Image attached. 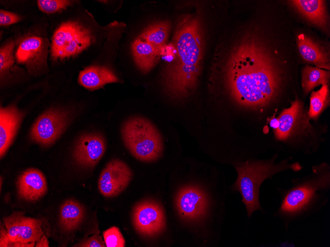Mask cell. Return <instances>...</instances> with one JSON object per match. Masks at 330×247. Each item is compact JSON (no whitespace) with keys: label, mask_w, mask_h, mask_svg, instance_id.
<instances>
[{"label":"cell","mask_w":330,"mask_h":247,"mask_svg":"<svg viewBox=\"0 0 330 247\" xmlns=\"http://www.w3.org/2000/svg\"><path fill=\"white\" fill-rule=\"evenodd\" d=\"M261 40L248 34L233 46L221 71L224 88L240 106L264 108L280 91V70Z\"/></svg>","instance_id":"cell-1"},{"label":"cell","mask_w":330,"mask_h":247,"mask_svg":"<svg viewBox=\"0 0 330 247\" xmlns=\"http://www.w3.org/2000/svg\"><path fill=\"white\" fill-rule=\"evenodd\" d=\"M203 33L199 17L190 14L178 17L171 42L173 60L162 73L164 90L173 100L187 98L196 88L202 69Z\"/></svg>","instance_id":"cell-2"},{"label":"cell","mask_w":330,"mask_h":247,"mask_svg":"<svg viewBox=\"0 0 330 247\" xmlns=\"http://www.w3.org/2000/svg\"><path fill=\"white\" fill-rule=\"evenodd\" d=\"M288 189L278 188L281 203L273 215L288 230L294 222L320 212L328 204L330 191V168L326 163L314 166L311 174L292 179Z\"/></svg>","instance_id":"cell-3"},{"label":"cell","mask_w":330,"mask_h":247,"mask_svg":"<svg viewBox=\"0 0 330 247\" xmlns=\"http://www.w3.org/2000/svg\"><path fill=\"white\" fill-rule=\"evenodd\" d=\"M277 157L276 154L268 160H247L237 164L235 167L238 176L233 188L241 194L249 217L254 212H263L259 195L260 186L266 179L287 170L298 171L301 168L298 163H289L291 157L275 163Z\"/></svg>","instance_id":"cell-4"},{"label":"cell","mask_w":330,"mask_h":247,"mask_svg":"<svg viewBox=\"0 0 330 247\" xmlns=\"http://www.w3.org/2000/svg\"><path fill=\"white\" fill-rule=\"evenodd\" d=\"M123 141L131 154L143 162L158 159L163 151L161 135L147 119L134 116L127 119L121 128Z\"/></svg>","instance_id":"cell-5"},{"label":"cell","mask_w":330,"mask_h":247,"mask_svg":"<svg viewBox=\"0 0 330 247\" xmlns=\"http://www.w3.org/2000/svg\"><path fill=\"white\" fill-rule=\"evenodd\" d=\"M95 41L91 32L80 23H62L55 31L51 44V56L55 61L80 54Z\"/></svg>","instance_id":"cell-6"},{"label":"cell","mask_w":330,"mask_h":247,"mask_svg":"<svg viewBox=\"0 0 330 247\" xmlns=\"http://www.w3.org/2000/svg\"><path fill=\"white\" fill-rule=\"evenodd\" d=\"M14 212L2 220L6 230L1 227L0 247H34L43 236L42 221Z\"/></svg>","instance_id":"cell-7"},{"label":"cell","mask_w":330,"mask_h":247,"mask_svg":"<svg viewBox=\"0 0 330 247\" xmlns=\"http://www.w3.org/2000/svg\"><path fill=\"white\" fill-rule=\"evenodd\" d=\"M68 114L63 110L51 109L41 114L33 125L30 137L43 146L53 143L65 131L69 123Z\"/></svg>","instance_id":"cell-8"},{"label":"cell","mask_w":330,"mask_h":247,"mask_svg":"<svg viewBox=\"0 0 330 247\" xmlns=\"http://www.w3.org/2000/svg\"><path fill=\"white\" fill-rule=\"evenodd\" d=\"M15 55L17 62L24 65L31 74L38 75L46 71L47 43L42 37L31 35L24 38Z\"/></svg>","instance_id":"cell-9"},{"label":"cell","mask_w":330,"mask_h":247,"mask_svg":"<svg viewBox=\"0 0 330 247\" xmlns=\"http://www.w3.org/2000/svg\"><path fill=\"white\" fill-rule=\"evenodd\" d=\"M132 220L136 231L145 237L156 236L165 227L164 210L154 201H145L137 204L133 209Z\"/></svg>","instance_id":"cell-10"},{"label":"cell","mask_w":330,"mask_h":247,"mask_svg":"<svg viewBox=\"0 0 330 247\" xmlns=\"http://www.w3.org/2000/svg\"><path fill=\"white\" fill-rule=\"evenodd\" d=\"M132 177V171L126 163L119 159H113L101 173L98 182L99 191L107 197L116 196L127 187Z\"/></svg>","instance_id":"cell-11"},{"label":"cell","mask_w":330,"mask_h":247,"mask_svg":"<svg viewBox=\"0 0 330 247\" xmlns=\"http://www.w3.org/2000/svg\"><path fill=\"white\" fill-rule=\"evenodd\" d=\"M106 149V142L100 135L85 134L77 141L73 151L76 162L85 168H93L99 162Z\"/></svg>","instance_id":"cell-12"},{"label":"cell","mask_w":330,"mask_h":247,"mask_svg":"<svg viewBox=\"0 0 330 247\" xmlns=\"http://www.w3.org/2000/svg\"><path fill=\"white\" fill-rule=\"evenodd\" d=\"M175 202L179 214L189 220L202 217L207 206V199L204 193L192 186L181 188L177 194Z\"/></svg>","instance_id":"cell-13"},{"label":"cell","mask_w":330,"mask_h":247,"mask_svg":"<svg viewBox=\"0 0 330 247\" xmlns=\"http://www.w3.org/2000/svg\"><path fill=\"white\" fill-rule=\"evenodd\" d=\"M18 195L23 200L35 202L44 195L47 189L46 178L40 170L30 168L20 175L17 181Z\"/></svg>","instance_id":"cell-14"},{"label":"cell","mask_w":330,"mask_h":247,"mask_svg":"<svg viewBox=\"0 0 330 247\" xmlns=\"http://www.w3.org/2000/svg\"><path fill=\"white\" fill-rule=\"evenodd\" d=\"M23 117L15 106L0 107V155L1 158L11 145Z\"/></svg>","instance_id":"cell-15"},{"label":"cell","mask_w":330,"mask_h":247,"mask_svg":"<svg viewBox=\"0 0 330 247\" xmlns=\"http://www.w3.org/2000/svg\"><path fill=\"white\" fill-rule=\"evenodd\" d=\"M78 81L84 88L93 90L108 83L119 82L120 79L110 69L105 67L93 66L86 68L80 72Z\"/></svg>","instance_id":"cell-16"},{"label":"cell","mask_w":330,"mask_h":247,"mask_svg":"<svg viewBox=\"0 0 330 247\" xmlns=\"http://www.w3.org/2000/svg\"><path fill=\"white\" fill-rule=\"evenodd\" d=\"M131 53L137 68L143 73L150 71L157 63L160 51L139 36L131 45Z\"/></svg>","instance_id":"cell-17"},{"label":"cell","mask_w":330,"mask_h":247,"mask_svg":"<svg viewBox=\"0 0 330 247\" xmlns=\"http://www.w3.org/2000/svg\"><path fill=\"white\" fill-rule=\"evenodd\" d=\"M300 102L296 100L290 107L285 109L278 118L279 126L275 129V137L280 141H287L293 135L301 112Z\"/></svg>","instance_id":"cell-18"},{"label":"cell","mask_w":330,"mask_h":247,"mask_svg":"<svg viewBox=\"0 0 330 247\" xmlns=\"http://www.w3.org/2000/svg\"><path fill=\"white\" fill-rule=\"evenodd\" d=\"M291 2L300 13L313 23L323 28L326 26L327 16L323 0H296Z\"/></svg>","instance_id":"cell-19"},{"label":"cell","mask_w":330,"mask_h":247,"mask_svg":"<svg viewBox=\"0 0 330 247\" xmlns=\"http://www.w3.org/2000/svg\"><path fill=\"white\" fill-rule=\"evenodd\" d=\"M170 26V23L167 20L155 22L146 27L139 36L160 52L161 49L166 45Z\"/></svg>","instance_id":"cell-20"},{"label":"cell","mask_w":330,"mask_h":247,"mask_svg":"<svg viewBox=\"0 0 330 247\" xmlns=\"http://www.w3.org/2000/svg\"><path fill=\"white\" fill-rule=\"evenodd\" d=\"M84 215V209L79 202L73 200L66 201L61 207L60 223L67 231L77 228L82 223Z\"/></svg>","instance_id":"cell-21"},{"label":"cell","mask_w":330,"mask_h":247,"mask_svg":"<svg viewBox=\"0 0 330 247\" xmlns=\"http://www.w3.org/2000/svg\"><path fill=\"white\" fill-rule=\"evenodd\" d=\"M297 42L299 53L305 60L320 65L328 61L326 53L304 35H298Z\"/></svg>","instance_id":"cell-22"},{"label":"cell","mask_w":330,"mask_h":247,"mask_svg":"<svg viewBox=\"0 0 330 247\" xmlns=\"http://www.w3.org/2000/svg\"><path fill=\"white\" fill-rule=\"evenodd\" d=\"M329 78L328 72L317 68L305 67L302 76V86L304 92L308 93L319 85L327 84Z\"/></svg>","instance_id":"cell-23"},{"label":"cell","mask_w":330,"mask_h":247,"mask_svg":"<svg viewBox=\"0 0 330 247\" xmlns=\"http://www.w3.org/2000/svg\"><path fill=\"white\" fill-rule=\"evenodd\" d=\"M14 43L12 39L5 42L0 49V72L1 78L14 70L15 55Z\"/></svg>","instance_id":"cell-24"},{"label":"cell","mask_w":330,"mask_h":247,"mask_svg":"<svg viewBox=\"0 0 330 247\" xmlns=\"http://www.w3.org/2000/svg\"><path fill=\"white\" fill-rule=\"evenodd\" d=\"M329 97L328 84H324L321 88L312 93L310 97L308 115L310 118H316L323 111L327 104Z\"/></svg>","instance_id":"cell-25"},{"label":"cell","mask_w":330,"mask_h":247,"mask_svg":"<svg viewBox=\"0 0 330 247\" xmlns=\"http://www.w3.org/2000/svg\"><path fill=\"white\" fill-rule=\"evenodd\" d=\"M73 1L66 0H39V8L43 13L52 14L67 9L73 4Z\"/></svg>","instance_id":"cell-26"},{"label":"cell","mask_w":330,"mask_h":247,"mask_svg":"<svg viewBox=\"0 0 330 247\" xmlns=\"http://www.w3.org/2000/svg\"><path fill=\"white\" fill-rule=\"evenodd\" d=\"M104 242L107 247H124L125 240L119 229L113 226L103 232Z\"/></svg>","instance_id":"cell-27"},{"label":"cell","mask_w":330,"mask_h":247,"mask_svg":"<svg viewBox=\"0 0 330 247\" xmlns=\"http://www.w3.org/2000/svg\"><path fill=\"white\" fill-rule=\"evenodd\" d=\"M20 17L13 12L2 9L0 10V25L1 26H8L18 22Z\"/></svg>","instance_id":"cell-28"},{"label":"cell","mask_w":330,"mask_h":247,"mask_svg":"<svg viewBox=\"0 0 330 247\" xmlns=\"http://www.w3.org/2000/svg\"><path fill=\"white\" fill-rule=\"evenodd\" d=\"M75 246L82 247H106V245L101 236L97 234H94L89 238L83 239L79 244L76 245Z\"/></svg>","instance_id":"cell-29"},{"label":"cell","mask_w":330,"mask_h":247,"mask_svg":"<svg viewBox=\"0 0 330 247\" xmlns=\"http://www.w3.org/2000/svg\"><path fill=\"white\" fill-rule=\"evenodd\" d=\"M48 243L47 238L43 235L38 242L36 247H48Z\"/></svg>","instance_id":"cell-30"},{"label":"cell","mask_w":330,"mask_h":247,"mask_svg":"<svg viewBox=\"0 0 330 247\" xmlns=\"http://www.w3.org/2000/svg\"><path fill=\"white\" fill-rule=\"evenodd\" d=\"M270 125L273 129H277L279 126V121L278 118L272 119L270 121Z\"/></svg>","instance_id":"cell-31"}]
</instances>
